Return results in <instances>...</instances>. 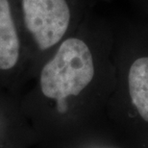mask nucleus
<instances>
[{
	"label": "nucleus",
	"instance_id": "20e7f679",
	"mask_svg": "<svg viewBox=\"0 0 148 148\" xmlns=\"http://www.w3.org/2000/svg\"><path fill=\"white\" fill-rule=\"evenodd\" d=\"M128 88L136 111L148 122V56L133 62L128 73Z\"/></svg>",
	"mask_w": 148,
	"mask_h": 148
},
{
	"label": "nucleus",
	"instance_id": "f257e3e1",
	"mask_svg": "<svg viewBox=\"0 0 148 148\" xmlns=\"http://www.w3.org/2000/svg\"><path fill=\"white\" fill-rule=\"evenodd\" d=\"M95 69L92 52L84 40L69 38L43 66L40 88L47 98L64 101L80 94L92 81Z\"/></svg>",
	"mask_w": 148,
	"mask_h": 148
},
{
	"label": "nucleus",
	"instance_id": "7ed1b4c3",
	"mask_svg": "<svg viewBox=\"0 0 148 148\" xmlns=\"http://www.w3.org/2000/svg\"><path fill=\"white\" fill-rule=\"evenodd\" d=\"M19 56V40L8 0H0V69L16 66Z\"/></svg>",
	"mask_w": 148,
	"mask_h": 148
},
{
	"label": "nucleus",
	"instance_id": "f03ea898",
	"mask_svg": "<svg viewBox=\"0 0 148 148\" xmlns=\"http://www.w3.org/2000/svg\"><path fill=\"white\" fill-rule=\"evenodd\" d=\"M24 21L38 48L46 50L64 36L70 22L66 0H22Z\"/></svg>",
	"mask_w": 148,
	"mask_h": 148
}]
</instances>
